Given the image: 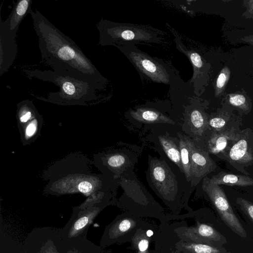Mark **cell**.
<instances>
[{"mask_svg":"<svg viewBox=\"0 0 253 253\" xmlns=\"http://www.w3.org/2000/svg\"><path fill=\"white\" fill-rule=\"evenodd\" d=\"M93 161L81 152L58 160L43 172L47 181L43 192L52 195L81 193L87 197L78 208L84 209L108 201L116 190L117 181L92 172Z\"/></svg>","mask_w":253,"mask_h":253,"instance_id":"cell-1","label":"cell"},{"mask_svg":"<svg viewBox=\"0 0 253 253\" xmlns=\"http://www.w3.org/2000/svg\"><path fill=\"white\" fill-rule=\"evenodd\" d=\"M34 29L44 62L53 71L71 75L104 87L107 79L102 75L80 48L37 9L31 10Z\"/></svg>","mask_w":253,"mask_h":253,"instance_id":"cell-2","label":"cell"},{"mask_svg":"<svg viewBox=\"0 0 253 253\" xmlns=\"http://www.w3.org/2000/svg\"><path fill=\"white\" fill-rule=\"evenodd\" d=\"M24 72L30 79L35 78L58 86V91L49 93L47 98H39L60 105L91 104L99 99L97 91L105 88L94 83L53 70H24Z\"/></svg>","mask_w":253,"mask_h":253,"instance_id":"cell-3","label":"cell"},{"mask_svg":"<svg viewBox=\"0 0 253 253\" xmlns=\"http://www.w3.org/2000/svg\"><path fill=\"white\" fill-rule=\"evenodd\" d=\"M99 44L115 47L141 43H169L165 38L168 34L149 25L119 23L101 19L97 25Z\"/></svg>","mask_w":253,"mask_h":253,"instance_id":"cell-4","label":"cell"},{"mask_svg":"<svg viewBox=\"0 0 253 253\" xmlns=\"http://www.w3.org/2000/svg\"><path fill=\"white\" fill-rule=\"evenodd\" d=\"M134 66L141 77L153 82L172 85L176 70L164 60L153 57L135 45L117 47Z\"/></svg>","mask_w":253,"mask_h":253,"instance_id":"cell-5","label":"cell"},{"mask_svg":"<svg viewBox=\"0 0 253 253\" xmlns=\"http://www.w3.org/2000/svg\"><path fill=\"white\" fill-rule=\"evenodd\" d=\"M147 178L151 188L165 199L176 196L180 185L167 163L149 156Z\"/></svg>","mask_w":253,"mask_h":253,"instance_id":"cell-6","label":"cell"},{"mask_svg":"<svg viewBox=\"0 0 253 253\" xmlns=\"http://www.w3.org/2000/svg\"><path fill=\"white\" fill-rule=\"evenodd\" d=\"M93 161L103 175L118 180L132 171L136 159L130 152L117 150L95 154Z\"/></svg>","mask_w":253,"mask_h":253,"instance_id":"cell-7","label":"cell"},{"mask_svg":"<svg viewBox=\"0 0 253 253\" xmlns=\"http://www.w3.org/2000/svg\"><path fill=\"white\" fill-rule=\"evenodd\" d=\"M202 188L225 224L236 234L242 238H246V232L235 215L221 187L211 183L209 178L206 176L203 179Z\"/></svg>","mask_w":253,"mask_h":253,"instance_id":"cell-8","label":"cell"},{"mask_svg":"<svg viewBox=\"0 0 253 253\" xmlns=\"http://www.w3.org/2000/svg\"><path fill=\"white\" fill-rule=\"evenodd\" d=\"M225 156L229 163L240 171L253 165V131L249 128L242 130Z\"/></svg>","mask_w":253,"mask_h":253,"instance_id":"cell-9","label":"cell"},{"mask_svg":"<svg viewBox=\"0 0 253 253\" xmlns=\"http://www.w3.org/2000/svg\"><path fill=\"white\" fill-rule=\"evenodd\" d=\"M169 29L174 35L176 48L181 53L185 55L190 61L193 71L192 78L189 81V84H193L194 92L197 95H199L203 89V82L205 80L206 67L207 64L205 63L201 55L194 50L186 47L182 42L177 33L167 24Z\"/></svg>","mask_w":253,"mask_h":253,"instance_id":"cell-10","label":"cell"},{"mask_svg":"<svg viewBox=\"0 0 253 253\" xmlns=\"http://www.w3.org/2000/svg\"><path fill=\"white\" fill-rule=\"evenodd\" d=\"M16 33L0 19V75L6 73L15 60L17 52Z\"/></svg>","mask_w":253,"mask_h":253,"instance_id":"cell-11","label":"cell"},{"mask_svg":"<svg viewBox=\"0 0 253 253\" xmlns=\"http://www.w3.org/2000/svg\"><path fill=\"white\" fill-rule=\"evenodd\" d=\"M190 161L192 185H197L202 178L213 171L216 167L208 152L197 146L193 140Z\"/></svg>","mask_w":253,"mask_h":253,"instance_id":"cell-12","label":"cell"},{"mask_svg":"<svg viewBox=\"0 0 253 253\" xmlns=\"http://www.w3.org/2000/svg\"><path fill=\"white\" fill-rule=\"evenodd\" d=\"M107 203L108 201L103 202L84 209L76 207L74 211L77 213V217H75L76 220L71 225V228L69 231V237H76L87 229L101 208Z\"/></svg>","mask_w":253,"mask_h":253,"instance_id":"cell-13","label":"cell"},{"mask_svg":"<svg viewBox=\"0 0 253 253\" xmlns=\"http://www.w3.org/2000/svg\"><path fill=\"white\" fill-rule=\"evenodd\" d=\"M32 0H19L13 5L10 14L5 20L10 30L17 33L22 21L32 10Z\"/></svg>","mask_w":253,"mask_h":253,"instance_id":"cell-14","label":"cell"},{"mask_svg":"<svg viewBox=\"0 0 253 253\" xmlns=\"http://www.w3.org/2000/svg\"><path fill=\"white\" fill-rule=\"evenodd\" d=\"M43 122V118L39 113L35 118L18 128L23 145L30 144L36 140L40 135Z\"/></svg>","mask_w":253,"mask_h":253,"instance_id":"cell-15","label":"cell"},{"mask_svg":"<svg viewBox=\"0 0 253 253\" xmlns=\"http://www.w3.org/2000/svg\"><path fill=\"white\" fill-rule=\"evenodd\" d=\"M211 183L216 185H226L246 187L253 185V179L246 175L235 174L226 172H220L209 178Z\"/></svg>","mask_w":253,"mask_h":253,"instance_id":"cell-16","label":"cell"},{"mask_svg":"<svg viewBox=\"0 0 253 253\" xmlns=\"http://www.w3.org/2000/svg\"><path fill=\"white\" fill-rule=\"evenodd\" d=\"M239 135H236L234 130H226L221 132L213 134L208 142V149L210 153L217 155L226 148L229 141L237 140Z\"/></svg>","mask_w":253,"mask_h":253,"instance_id":"cell-17","label":"cell"},{"mask_svg":"<svg viewBox=\"0 0 253 253\" xmlns=\"http://www.w3.org/2000/svg\"><path fill=\"white\" fill-rule=\"evenodd\" d=\"M191 103L185 107V113L193 128L202 134L206 128L207 121L202 109L199 106L197 98H191Z\"/></svg>","mask_w":253,"mask_h":253,"instance_id":"cell-18","label":"cell"},{"mask_svg":"<svg viewBox=\"0 0 253 253\" xmlns=\"http://www.w3.org/2000/svg\"><path fill=\"white\" fill-rule=\"evenodd\" d=\"M178 135L179 138V146L183 173L187 181L190 182L191 181L190 152L192 140L181 133H178Z\"/></svg>","mask_w":253,"mask_h":253,"instance_id":"cell-19","label":"cell"},{"mask_svg":"<svg viewBox=\"0 0 253 253\" xmlns=\"http://www.w3.org/2000/svg\"><path fill=\"white\" fill-rule=\"evenodd\" d=\"M130 115L135 119L149 123H170L171 120L159 111L146 107L137 108L130 111Z\"/></svg>","mask_w":253,"mask_h":253,"instance_id":"cell-20","label":"cell"},{"mask_svg":"<svg viewBox=\"0 0 253 253\" xmlns=\"http://www.w3.org/2000/svg\"><path fill=\"white\" fill-rule=\"evenodd\" d=\"M159 140L168 157L183 172L179 144L177 145L172 138L166 136H160Z\"/></svg>","mask_w":253,"mask_h":253,"instance_id":"cell-21","label":"cell"},{"mask_svg":"<svg viewBox=\"0 0 253 253\" xmlns=\"http://www.w3.org/2000/svg\"><path fill=\"white\" fill-rule=\"evenodd\" d=\"M39 113L33 102L24 100L17 104L16 119L19 128L35 118Z\"/></svg>","mask_w":253,"mask_h":253,"instance_id":"cell-22","label":"cell"},{"mask_svg":"<svg viewBox=\"0 0 253 253\" xmlns=\"http://www.w3.org/2000/svg\"><path fill=\"white\" fill-rule=\"evenodd\" d=\"M230 71L227 66L220 71L216 81L215 85V95L219 96L223 91L230 78Z\"/></svg>","mask_w":253,"mask_h":253,"instance_id":"cell-23","label":"cell"},{"mask_svg":"<svg viewBox=\"0 0 253 253\" xmlns=\"http://www.w3.org/2000/svg\"><path fill=\"white\" fill-rule=\"evenodd\" d=\"M236 201L241 210L253 222V203L241 197L237 198Z\"/></svg>","mask_w":253,"mask_h":253,"instance_id":"cell-24","label":"cell"},{"mask_svg":"<svg viewBox=\"0 0 253 253\" xmlns=\"http://www.w3.org/2000/svg\"><path fill=\"white\" fill-rule=\"evenodd\" d=\"M228 101L232 105L242 108H245L247 104L246 97L240 94H229Z\"/></svg>","mask_w":253,"mask_h":253,"instance_id":"cell-25","label":"cell"},{"mask_svg":"<svg viewBox=\"0 0 253 253\" xmlns=\"http://www.w3.org/2000/svg\"><path fill=\"white\" fill-rule=\"evenodd\" d=\"M227 121L222 117H214L208 122L209 126L216 130L222 129L226 125Z\"/></svg>","mask_w":253,"mask_h":253,"instance_id":"cell-26","label":"cell"},{"mask_svg":"<svg viewBox=\"0 0 253 253\" xmlns=\"http://www.w3.org/2000/svg\"><path fill=\"white\" fill-rule=\"evenodd\" d=\"M244 2L247 7L246 15L252 16L253 18V0H246Z\"/></svg>","mask_w":253,"mask_h":253,"instance_id":"cell-27","label":"cell"},{"mask_svg":"<svg viewBox=\"0 0 253 253\" xmlns=\"http://www.w3.org/2000/svg\"><path fill=\"white\" fill-rule=\"evenodd\" d=\"M131 226V222L128 219L123 220L120 224L119 228L121 231L125 232L128 230Z\"/></svg>","mask_w":253,"mask_h":253,"instance_id":"cell-28","label":"cell"},{"mask_svg":"<svg viewBox=\"0 0 253 253\" xmlns=\"http://www.w3.org/2000/svg\"><path fill=\"white\" fill-rule=\"evenodd\" d=\"M148 247V241L146 239H143L140 241L138 244V248L141 252L146 251Z\"/></svg>","mask_w":253,"mask_h":253,"instance_id":"cell-29","label":"cell"},{"mask_svg":"<svg viewBox=\"0 0 253 253\" xmlns=\"http://www.w3.org/2000/svg\"><path fill=\"white\" fill-rule=\"evenodd\" d=\"M241 40L248 42L253 45V35H249L244 37Z\"/></svg>","mask_w":253,"mask_h":253,"instance_id":"cell-30","label":"cell"},{"mask_svg":"<svg viewBox=\"0 0 253 253\" xmlns=\"http://www.w3.org/2000/svg\"><path fill=\"white\" fill-rule=\"evenodd\" d=\"M153 234V232L151 230H148L147 232V235L148 236L150 237Z\"/></svg>","mask_w":253,"mask_h":253,"instance_id":"cell-31","label":"cell"}]
</instances>
